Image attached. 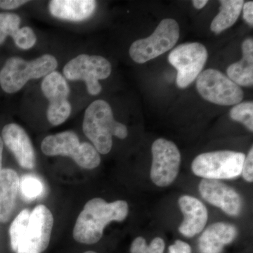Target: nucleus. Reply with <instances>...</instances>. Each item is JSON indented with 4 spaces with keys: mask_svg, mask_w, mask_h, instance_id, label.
Instances as JSON below:
<instances>
[{
    "mask_svg": "<svg viewBox=\"0 0 253 253\" xmlns=\"http://www.w3.org/2000/svg\"><path fill=\"white\" fill-rule=\"evenodd\" d=\"M203 199L231 216L241 212L242 201L237 192L224 183L216 179H203L199 184Z\"/></svg>",
    "mask_w": 253,
    "mask_h": 253,
    "instance_id": "obj_13",
    "label": "nucleus"
},
{
    "mask_svg": "<svg viewBox=\"0 0 253 253\" xmlns=\"http://www.w3.org/2000/svg\"><path fill=\"white\" fill-rule=\"evenodd\" d=\"M246 156L243 153L218 151L197 156L191 165L193 172L204 179H230L241 174Z\"/></svg>",
    "mask_w": 253,
    "mask_h": 253,
    "instance_id": "obj_7",
    "label": "nucleus"
},
{
    "mask_svg": "<svg viewBox=\"0 0 253 253\" xmlns=\"http://www.w3.org/2000/svg\"><path fill=\"white\" fill-rule=\"evenodd\" d=\"M196 88L205 100L219 106H235L244 99L240 86L224 73L212 68L199 75Z\"/></svg>",
    "mask_w": 253,
    "mask_h": 253,
    "instance_id": "obj_8",
    "label": "nucleus"
},
{
    "mask_svg": "<svg viewBox=\"0 0 253 253\" xmlns=\"http://www.w3.org/2000/svg\"><path fill=\"white\" fill-rule=\"evenodd\" d=\"M41 90L49 103L46 110L48 121L54 126L66 122L72 111L68 100L70 86L66 78L58 71H53L43 78Z\"/></svg>",
    "mask_w": 253,
    "mask_h": 253,
    "instance_id": "obj_10",
    "label": "nucleus"
},
{
    "mask_svg": "<svg viewBox=\"0 0 253 253\" xmlns=\"http://www.w3.org/2000/svg\"><path fill=\"white\" fill-rule=\"evenodd\" d=\"M243 58L227 68L228 77L236 84L253 86V40L249 38L243 42Z\"/></svg>",
    "mask_w": 253,
    "mask_h": 253,
    "instance_id": "obj_19",
    "label": "nucleus"
},
{
    "mask_svg": "<svg viewBox=\"0 0 253 253\" xmlns=\"http://www.w3.org/2000/svg\"><path fill=\"white\" fill-rule=\"evenodd\" d=\"M3 143L14 154L18 164L25 169L36 166V154L31 139L22 126L9 123L1 131Z\"/></svg>",
    "mask_w": 253,
    "mask_h": 253,
    "instance_id": "obj_14",
    "label": "nucleus"
},
{
    "mask_svg": "<svg viewBox=\"0 0 253 253\" xmlns=\"http://www.w3.org/2000/svg\"><path fill=\"white\" fill-rule=\"evenodd\" d=\"M184 220L179 231L186 237H193L204 230L208 221V211L201 201L193 196H183L178 201Z\"/></svg>",
    "mask_w": 253,
    "mask_h": 253,
    "instance_id": "obj_15",
    "label": "nucleus"
},
{
    "mask_svg": "<svg viewBox=\"0 0 253 253\" xmlns=\"http://www.w3.org/2000/svg\"><path fill=\"white\" fill-rule=\"evenodd\" d=\"M57 66V59L51 54H44L31 61L17 56L9 58L0 70V86L5 92L14 94L31 80L44 78Z\"/></svg>",
    "mask_w": 253,
    "mask_h": 253,
    "instance_id": "obj_3",
    "label": "nucleus"
},
{
    "mask_svg": "<svg viewBox=\"0 0 253 253\" xmlns=\"http://www.w3.org/2000/svg\"><path fill=\"white\" fill-rule=\"evenodd\" d=\"M193 5L196 9H201L206 6V5L207 4L208 2L206 0H194V1H192Z\"/></svg>",
    "mask_w": 253,
    "mask_h": 253,
    "instance_id": "obj_31",
    "label": "nucleus"
},
{
    "mask_svg": "<svg viewBox=\"0 0 253 253\" xmlns=\"http://www.w3.org/2000/svg\"><path fill=\"white\" fill-rule=\"evenodd\" d=\"M41 149L48 156L71 157L80 167L92 169L101 163L99 153L92 144L81 142L76 133L66 131L46 136L42 141Z\"/></svg>",
    "mask_w": 253,
    "mask_h": 253,
    "instance_id": "obj_4",
    "label": "nucleus"
},
{
    "mask_svg": "<svg viewBox=\"0 0 253 253\" xmlns=\"http://www.w3.org/2000/svg\"><path fill=\"white\" fill-rule=\"evenodd\" d=\"M128 211V204L125 201L107 203L100 198L91 199L78 216L73 238L81 244H96L102 237L106 225L111 221L125 220Z\"/></svg>",
    "mask_w": 253,
    "mask_h": 253,
    "instance_id": "obj_1",
    "label": "nucleus"
},
{
    "mask_svg": "<svg viewBox=\"0 0 253 253\" xmlns=\"http://www.w3.org/2000/svg\"><path fill=\"white\" fill-rule=\"evenodd\" d=\"M231 119L242 123L249 130L253 131V101L239 103L230 111Z\"/></svg>",
    "mask_w": 253,
    "mask_h": 253,
    "instance_id": "obj_23",
    "label": "nucleus"
},
{
    "mask_svg": "<svg viewBox=\"0 0 253 253\" xmlns=\"http://www.w3.org/2000/svg\"><path fill=\"white\" fill-rule=\"evenodd\" d=\"M20 179L14 169H2L0 172V222L11 219L16 206Z\"/></svg>",
    "mask_w": 253,
    "mask_h": 253,
    "instance_id": "obj_18",
    "label": "nucleus"
},
{
    "mask_svg": "<svg viewBox=\"0 0 253 253\" xmlns=\"http://www.w3.org/2000/svg\"><path fill=\"white\" fill-rule=\"evenodd\" d=\"M15 44L19 49H31L36 44L37 37L34 31L29 26L20 28L12 37Z\"/></svg>",
    "mask_w": 253,
    "mask_h": 253,
    "instance_id": "obj_26",
    "label": "nucleus"
},
{
    "mask_svg": "<svg viewBox=\"0 0 253 253\" xmlns=\"http://www.w3.org/2000/svg\"><path fill=\"white\" fill-rule=\"evenodd\" d=\"M21 22V18L16 14L0 13V45L8 36L12 38L19 29Z\"/></svg>",
    "mask_w": 253,
    "mask_h": 253,
    "instance_id": "obj_24",
    "label": "nucleus"
},
{
    "mask_svg": "<svg viewBox=\"0 0 253 253\" xmlns=\"http://www.w3.org/2000/svg\"><path fill=\"white\" fill-rule=\"evenodd\" d=\"M207 59V49L201 43H184L173 49L168 61L177 71L178 87L184 89L194 83L204 69Z\"/></svg>",
    "mask_w": 253,
    "mask_h": 253,
    "instance_id": "obj_9",
    "label": "nucleus"
},
{
    "mask_svg": "<svg viewBox=\"0 0 253 253\" xmlns=\"http://www.w3.org/2000/svg\"><path fill=\"white\" fill-rule=\"evenodd\" d=\"M169 253H191V249L189 244L178 240L169 246Z\"/></svg>",
    "mask_w": 253,
    "mask_h": 253,
    "instance_id": "obj_29",
    "label": "nucleus"
},
{
    "mask_svg": "<svg viewBox=\"0 0 253 253\" xmlns=\"http://www.w3.org/2000/svg\"><path fill=\"white\" fill-rule=\"evenodd\" d=\"M219 12L211 23V30L219 35L231 27L239 18L244 1L243 0H223L219 1Z\"/></svg>",
    "mask_w": 253,
    "mask_h": 253,
    "instance_id": "obj_20",
    "label": "nucleus"
},
{
    "mask_svg": "<svg viewBox=\"0 0 253 253\" xmlns=\"http://www.w3.org/2000/svg\"><path fill=\"white\" fill-rule=\"evenodd\" d=\"M83 129L96 151L104 155L112 149L113 136L124 139L128 135L126 126L115 120L111 106L102 99L93 101L86 108Z\"/></svg>",
    "mask_w": 253,
    "mask_h": 253,
    "instance_id": "obj_2",
    "label": "nucleus"
},
{
    "mask_svg": "<svg viewBox=\"0 0 253 253\" xmlns=\"http://www.w3.org/2000/svg\"><path fill=\"white\" fill-rule=\"evenodd\" d=\"M179 38V26L172 18H165L152 35L131 44L129 56L134 62L142 64L172 49Z\"/></svg>",
    "mask_w": 253,
    "mask_h": 253,
    "instance_id": "obj_5",
    "label": "nucleus"
},
{
    "mask_svg": "<svg viewBox=\"0 0 253 253\" xmlns=\"http://www.w3.org/2000/svg\"><path fill=\"white\" fill-rule=\"evenodd\" d=\"M110 61L98 55L82 54L70 60L63 69V77L70 81H84L88 93L97 96L102 90L99 83L111 76Z\"/></svg>",
    "mask_w": 253,
    "mask_h": 253,
    "instance_id": "obj_6",
    "label": "nucleus"
},
{
    "mask_svg": "<svg viewBox=\"0 0 253 253\" xmlns=\"http://www.w3.org/2000/svg\"><path fill=\"white\" fill-rule=\"evenodd\" d=\"M153 161L151 179L156 185L166 187L175 180L181 163V154L174 143L160 138L151 147Z\"/></svg>",
    "mask_w": 253,
    "mask_h": 253,
    "instance_id": "obj_11",
    "label": "nucleus"
},
{
    "mask_svg": "<svg viewBox=\"0 0 253 253\" xmlns=\"http://www.w3.org/2000/svg\"><path fill=\"white\" fill-rule=\"evenodd\" d=\"M237 235V229L227 223H214L208 227L199 239L201 253H220L226 245L231 244Z\"/></svg>",
    "mask_w": 253,
    "mask_h": 253,
    "instance_id": "obj_17",
    "label": "nucleus"
},
{
    "mask_svg": "<svg viewBox=\"0 0 253 253\" xmlns=\"http://www.w3.org/2000/svg\"><path fill=\"white\" fill-rule=\"evenodd\" d=\"M3 149H4V143H3L2 139L0 136V172L1 171V167H2V153Z\"/></svg>",
    "mask_w": 253,
    "mask_h": 253,
    "instance_id": "obj_32",
    "label": "nucleus"
},
{
    "mask_svg": "<svg viewBox=\"0 0 253 253\" xmlns=\"http://www.w3.org/2000/svg\"><path fill=\"white\" fill-rule=\"evenodd\" d=\"M165 242L161 238H156L148 246L143 237H137L131 244V253H163Z\"/></svg>",
    "mask_w": 253,
    "mask_h": 253,
    "instance_id": "obj_25",
    "label": "nucleus"
},
{
    "mask_svg": "<svg viewBox=\"0 0 253 253\" xmlns=\"http://www.w3.org/2000/svg\"><path fill=\"white\" fill-rule=\"evenodd\" d=\"M54 217L46 206H37L31 212L29 225L16 253H42L49 244Z\"/></svg>",
    "mask_w": 253,
    "mask_h": 253,
    "instance_id": "obj_12",
    "label": "nucleus"
},
{
    "mask_svg": "<svg viewBox=\"0 0 253 253\" xmlns=\"http://www.w3.org/2000/svg\"><path fill=\"white\" fill-rule=\"evenodd\" d=\"M243 178L248 182L253 181V149L251 147L249 154L246 156L244 165H243L242 171H241Z\"/></svg>",
    "mask_w": 253,
    "mask_h": 253,
    "instance_id": "obj_27",
    "label": "nucleus"
},
{
    "mask_svg": "<svg viewBox=\"0 0 253 253\" xmlns=\"http://www.w3.org/2000/svg\"><path fill=\"white\" fill-rule=\"evenodd\" d=\"M28 2H29V1H25V0H0V9H16Z\"/></svg>",
    "mask_w": 253,
    "mask_h": 253,
    "instance_id": "obj_28",
    "label": "nucleus"
},
{
    "mask_svg": "<svg viewBox=\"0 0 253 253\" xmlns=\"http://www.w3.org/2000/svg\"><path fill=\"white\" fill-rule=\"evenodd\" d=\"M31 212L27 209L23 210L17 217L15 218L9 229L11 247L12 251L16 253L18 246L26 234L28 225H29Z\"/></svg>",
    "mask_w": 253,
    "mask_h": 253,
    "instance_id": "obj_21",
    "label": "nucleus"
},
{
    "mask_svg": "<svg viewBox=\"0 0 253 253\" xmlns=\"http://www.w3.org/2000/svg\"><path fill=\"white\" fill-rule=\"evenodd\" d=\"M243 13H244V18L246 22L250 26L253 27V1H247L244 3L242 8Z\"/></svg>",
    "mask_w": 253,
    "mask_h": 253,
    "instance_id": "obj_30",
    "label": "nucleus"
},
{
    "mask_svg": "<svg viewBox=\"0 0 253 253\" xmlns=\"http://www.w3.org/2000/svg\"><path fill=\"white\" fill-rule=\"evenodd\" d=\"M19 188L23 198L29 201L41 197L44 191V184L41 179L30 174L23 176Z\"/></svg>",
    "mask_w": 253,
    "mask_h": 253,
    "instance_id": "obj_22",
    "label": "nucleus"
},
{
    "mask_svg": "<svg viewBox=\"0 0 253 253\" xmlns=\"http://www.w3.org/2000/svg\"><path fill=\"white\" fill-rule=\"evenodd\" d=\"M96 8V1L94 0H52L49 4L51 16L73 22L90 18Z\"/></svg>",
    "mask_w": 253,
    "mask_h": 253,
    "instance_id": "obj_16",
    "label": "nucleus"
},
{
    "mask_svg": "<svg viewBox=\"0 0 253 253\" xmlns=\"http://www.w3.org/2000/svg\"><path fill=\"white\" fill-rule=\"evenodd\" d=\"M84 253H96L94 252V251H87V252H85Z\"/></svg>",
    "mask_w": 253,
    "mask_h": 253,
    "instance_id": "obj_33",
    "label": "nucleus"
}]
</instances>
